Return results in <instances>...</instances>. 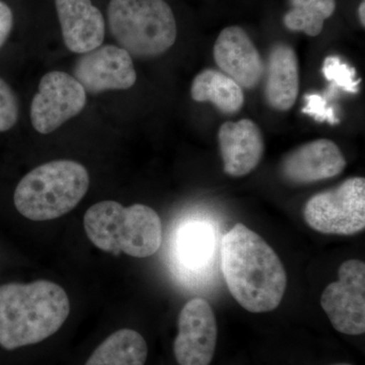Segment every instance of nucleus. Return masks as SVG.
Listing matches in <instances>:
<instances>
[{
	"instance_id": "14",
	"label": "nucleus",
	"mask_w": 365,
	"mask_h": 365,
	"mask_svg": "<svg viewBox=\"0 0 365 365\" xmlns=\"http://www.w3.org/2000/svg\"><path fill=\"white\" fill-rule=\"evenodd\" d=\"M62 37L71 52L85 54L102 46L104 16L91 0H55Z\"/></svg>"
},
{
	"instance_id": "19",
	"label": "nucleus",
	"mask_w": 365,
	"mask_h": 365,
	"mask_svg": "<svg viewBox=\"0 0 365 365\" xmlns=\"http://www.w3.org/2000/svg\"><path fill=\"white\" fill-rule=\"evenodd\" d=\"M212 232L203 223H190L180 230L178 256L189 267H198L207 260L212 249Z\"/></svg>"
},
{
	"instance_id": "23",
	"label": "nucleus",
	"mask_w": 365,
	"mask_h": 365,
	"mask_svg": "<svg viewBox=\"0 0 365 365\" xmlns=\"http://www.w3.org/2000/svg\"><path fill=\"white\" fill-rule=\"evenodd\" d=\"M14 26V14L11 7L0 0V49L6 44Z\"/></svg>"
},
{
	"instance_id": "13",
	"label": "nucleus",
	"mask_w": 365,
	"mask_h": 365,
	"mask_svg": "<svg viewBox=\"0 0 365 365\" xmlns=\"http://www.w3.org/2000/svg\"><path fill=\"white\" fill-rule=\"evenodd\" d=\"M218 143L223 170L232 177H244L256 169L265 150L260 128L250 119L223 123Z\"/></svg>"
},
{
	"instance_id": "25",
	"label": "nucleus",
	"mask_w": 365,
	"mask_h": 365,
	"mask_svg": "<svg viewBox=\"0 0 365 365\" xmlns=\"http://www.w3.org/2000/svg\"><path fill=\"white\" fill-rule=\"evenodd\" d=\"M333 365H351L348 364H333Z\"/></svg>"
},
{
	"instance_id": "10",
	"label": "nucleus",
	"mask_w": 365,
	"mask_h": 365,
	"mask_svg": "<svg viewBox=\"0 0 365 365\" xmlns=\"http://www.w3.org/2000/svg\"><path fill=\"white\" fill-rule=\"evenodd\" d=\"M73 78L88 93L128 90L137 76L131 55L114 45L100 46L76 61Z\"/></svg>"
},
{
	"instance_id": "24",
	"label": "nucleus",
	"mask_w": 365,
	"mask_h": 365,
	"mask_svg": "<svg viewBox=\"0 0 365 365\" xmlns=\"http://www.w3.org/2000/svg\"><path fill=\"white\" fill-rule=\"evenodd\" d=\"M364 11H365V2L364 0V1H362L361 4H360L359 9V20H360V23H361L362 26H365Z\"/></svg>"
},
{
	"instance_id": "8",
	"label": "nucleus",
	"mask_w": 365,
	"mask_h": 365,
	"mask_svg": "<svg viewBox=\"0 0 365 365\" xmlns=\"http://www.w3.org/2000/svg\"><path fill=\"white\" fill-rule=\"evenodd\" d=\"M86 91L71 74L51 71L41 79L31 105L35 130L49 134L85 109Z\"/></svg>"
},
{
	"instance_id": "3",
	"label": "nucleus",
	"mask_w": 365,
	"mask_h": 365,
	"mask_svg": "<svg viewBox=\"0 0 365 365\" xmlns=\"http://www.w3.org/2000/svg\"><path fill=\"white\" fill-rule=\"evenodd\" d=\"M83 225L90 241L108 253L148 258L163 242L160 216L143 204L124 207L116 201H102L88 208Z\"/></svg>"
},
{
	"instance_id": "17",
	"label": "nucleus",
	"mask_w": 365,
	"mask_h": 365,
	"mask_svg": "<svg viewBox=\"0 0 365 365\" xmlns=\"http://www.w3.org/2000/svg\"><path fill=\"white\" fill-rule=\"evenodd\" d=\"M148 355L143 335L131 329H122L98 346L86 365H144Z\"/></svg>"
},
{
	"instance_id": "20",
	"label": "nucleus",
	"mask_w": 365,
	"mask_h": 365,
	"mask_svg": "<svg viewBox=\"0 0 365 365\" xmlns=\"http://www.w3.org/2000/svg\"><path fill=\"white\" fill-rule=\"evenodd\" d=\"M323 73L333 83V88H342L350 93H359L360 81L355 79V69L343 63L338 57H327L323 64Z\"/></svg>"
},
{
	"instance_id": "1",
	"label": "nucleus",
	"mask_w": 365,
	"mask_h": 365,
	"mask_svg": "<svg viewBox=\"0 0 365 365\" xmlns=\"http://www.w3.org/2000/svg\"><path fill=\"white\" fill-rule=\"evenodd\" d=\"M222 266L230 294L245 309L268 313L279 307L287 290V271L261 235L242 223L235 225L222 239Z\"/></svg>"
},
{
	"instance_id": "9",
	"label": "nucleus",
	"mask_w": 365,
	"mask_h": 365,
	"mask_svg": "<svg viewBox=\"0 0 365 365\" xmlns=\"http://www.w3.org/2000/svg\"><path fill=\"white\" fill-rule=\"evenodd\" d=\"M174 354L179 365H209L215 356L217 324L207 300L190 299L180 312Z\"/></svg>"
},
{
	"instance_id": "7",
	"label": "nucleus",
	"mask_w": 365,
	"mask_h": 365,
	"mask_svg": "<svg viewBox=\"0 0 365 365\" xmlns=\"http://www.w3.org/2000/svg\"><path fill=\"white\" fill-rule=\"evenodd\" d=\"M321 304L338 332L352 336L364 334V262H344L338 271V280L324 290Z\"/></svg>"
},
{
	"instance_id": "12",
	"label": "nucleus",
	"mask_w": 365,
	"mask_h": 365,
	"mask_svg": "<svg viewBox=\"0 0 365 365\" xmlns=\"http://www.w3.org/2000/svg\"><path fill=\"white\" fill-rule=\"evenodd\" d=\"M345 167L339 146L329 139H318L287 155L281 163V174L292 184H312L338 176Z\"/></svg>"
},
{
	"instance_id": "4",
	"label": "nucleus",
	"mask_w": 365,
	"mask_h": 365,
	"mask_svg": "<svg viewBox=\"0 0 365 365\" xmlns=\"http://www.w3.org/2000/svg\"><path fill=\"white\" fill-rule=\"evenodd\" d=\"M90 187V175L73 160H54L26 174L16 186V210L34 222L56 220L71 212Z\"/></svg>"
},
{
	"instance_id": "18",
	"label": "nucleus",
	"mask_w": 365,
	"mask_h": 365,
	"mask_svg": "<svg viewBox=\"0 0 365 365\" xmlns=\"http://www.w3.org/2000/svg\"><path fill=\"white\" fill-rule=\"evenodd\" d=\"M292 9L285 14L288 30L316 37L323 31L324 23L336 9L335 0H289Z\"/></svg>"
},
{
	"instance_id": "2",
	"label": "nucleus",
	"mask_w": 365,
	"mask_h": 365,
	"mask_svg": "<svg viewBox=\"0 0 365 365\" xmlns=\"http://www.w3.org/2000/svg\"><path fill=\"white\" fill-rule=\"evenodd\" d=\"M71 312L68 295L56 283L38 280L0 287V346L14 350L54 335Z\"/></svg>"
},
{
	"instance_id": "22",
	"label": "nucleus",
	"mask_w": 365,
	"mask_h": 365,
	"mask_svg": "<svg viewBox=\"0 0 365 365\" xmlns=\"http://www.w3.org/2000/svg\"><path fill=\"white\" fill-rule=\"evenodd\" d=\"M306 106L302 109L304 114L313 117L318 122H328L329 124L335 125L339 123V119L336 117L332 108L329 107L327 98L319 95H306Z\"/></svg>"
},
{
	"instance_id": "5",
	"label": "nucleus",
	"mask_w": 365,
	"mask_h": 365,
	"mask_svg": "<svg viewBox=\"0 0 365 365\" xmlns=\"http://www.w3.org/2000/svg\"><path fill=\"white\" fill-rule=\"evenodd\" d=\"M108 21L114 39L131 56H158L176 42V19L165 0H111Z\"/></svg>"
},
{
	"instance_id": "21",
	"label": "nucleus",
	"mask_w": 365,
	"mask_h": 365,
	"mask_svg": "<svg viewBox=\"0 0 365 365\" xmlns=\"http://www.w3.org/2000/svg\"><path fill=\"white\" fill-rule=\"evenodd\" d=\"M19 119L16 93L6 81L0 78V132L11 130Z\"/></svg>"
},
{
	"instance_id": "15",
	"label": "nucleus",
	"mask_w": 365,
	"mask_h": 365,
	"mask_svg": "<svg viewBox=\"0 0 365 365\" xmlns=\"http://www.w3.org/2000/svg\"><path fill=\"white\" fill-rule=\"evenodd\" d=\"M299 91V62L294 48L274 46L266 69V102L277 111H288L295 104Z\"/></svg>"
},
{
	"instance_id": "11",
	"label": "nucleus",
	"mask_w": 365,
	"mask_h": 365,
	"mask_svg": "<svg viewBox=\"0 0 365 365\" xmlns=\"http://www.w3.org/2000/svg\"><path fill=\"white\" fill-rule=\"evenodd\" d=\"M220 71L242 88L253 90L263 78V59L244 29L232 26L220 32L213 48Z\"/></svg>"
},
{
	"instance_id": "16",
	"label": "nucleus",
	"mask_w": 365,
	"mask_h": 365,
	"mask_svg": "<svg viewBox=\"0 0 365 365\" xmlns=\"http://www.w3.org/2000/svg\"><path fill=\"white\" fill-rule=\"evenodd\" d=\"M191 97L196 102H210L225 114H235L245 103L244 91L222 71L205 69L197 74L191 86Z\"/></svg>"
},
{
	"instance_id": "6",
	"label": "nucleus",
	"mask_w": 365,
	"mask_h": 365,
	"mask_svg": "<svg viewBox=\"0 0 365 365\" xmlns=\"http://www.w3.org/2000/svg\"><path fill=\"white\" fill-rule=\"evenodd\" d=\"M309 227L326 235H352L365 227V180L354 177L312 197L304 208Z\"/></svg>"
}]
</instances>
